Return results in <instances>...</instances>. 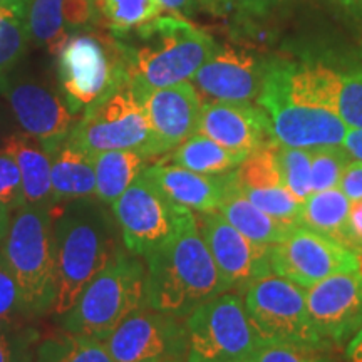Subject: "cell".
<instances>
[{"instance_id": "1", "label": "cell", "mask_w": 362, "mask_h": 362, "mask_svg": "<svg viewBox=\"0 0 362 362\" xmlns=\"http://www.w3.org/2000/svg\"><path fill=\"white\" fill-rule=\"evenodd\" d=\"M339 78L341 72L325 66L270 62L257 104L272 139L302 149L342 146L347 126L336 112Z\"/></svg>"}, {"instance_id": "2", "label": "cell", "mask_w": 362, "mask_h": 362, "mask_svg": "<svg viewBox=\"0 0 362 362\" xmlns=\"http://www.w3.org/2000/svg\"><path fill=\"white\" fill-rule=\"evenodd\" d=\"M57 259V291L52 312L67 314L88 284L110 264L119 248L116 218L106 205L93 198L67 200L51 206Z\"/></svg>"}, {"instance_id": "3", "label": "cell", "mask_w": 362, "mask_h": 362, "mask_svg": "<svg viewBox=\"0 0 362 362\" xmlns=\"http://www.w3.org/2000/svg\"><path fill=\"white\" fill-rule=\"evenodd\" d=\"M115 37L123 49L129 84L139 99L153 89L192 81L218 49L205 30L171 16H160Z\"/></svg>"}, {"instance_id": "4", "label": "cell", "mask_w": 362, "mask_h": 362, "mask_svg": "<svg viewBox=\"0 0 362 362\" xmlns=\"http://www.w3.org/2000/svg\"><path fill=\"white\" fill-rule=\"evenodd\" d=\"M146 259L148 307L187 319L220 293L232 292L194 220Z\"/></svg>"}, {"instance_id": "5", "label": "cell", "mask_w": 362, "mask_h": 362, "mask_svg": "<svg viewBox=\"0 0 362 362\" xmlns=\"http://www.w3.org/2000/svg\"><path fill=\"white\" fill-rule=\"evenodd\" d=\"M144 307H148L146 267L138 255L119 245L76 305L62 315V329L104 341L126 317Z\"/></svg>"}, {"instance_id": "6", "label": "cell", "mask_w": 362, "mask_h": 362, "mask_svg": "<svg viewBox=\"0 0 362 362\" xmlns=\"http://www.w3.org/2000/svg\"><path fill=\"white\" fill-rule=\"evenodd\" d=\"M21 288L29 315L52 310L57 291V259L51 208L22 205L0 243Z\"/></svg>"}, {"instance_id": "7", "label": "cell", "mask_w": 362, "mask_h": 362, "mask_svg": "<svg viewBox=\"0 0 362 362\" xmlns=\"http://www.w3.org/2000/svg\"><path fill=\"white\" fill-rule=\"evenodd\" d=\"M57 76L72 115L84 112L128 83L124 52L115 35L74 33L57 52Z\"/></svg>"}, {"instance_id": "8", "label": "cell", "mask_w": 362, "mask_h": 362, "mask_svg": "<svg viewBox=\"0 0 362 362\" xmlns=\"http://www.w3.org/2000/svg\"><path fill=\"white\" fill-rule=\"evenodd\" d=\"M67 139L90 158L112 149L138 151L148 160L165 155L144 106L128 83L88 107L72 126Z\"/></svg>"}, {"instance_id": "9", "label": "cell", "mask_w": 362, "mask_h": 362, "mask_svg": "<svg viewBox=\"0 0 362 362\" xmlns=\"http://www.w3.org/2000/svg\"><path fill=\"white\" fill-rule=\"evenodd\" d=\"M111 208L124 247L138 257L156 252L197 220L189 208L171 200L144 171Z\"/></svg>"}, {"instance_id": "10", "label": "cell", "mask_w": 362, "mask_h": 362, "mask_svg": "<svg viewBox=\"0 0 362 362\" xmlns=\"http://www.w3.org/2000/svg\"><path fill=\"white\" fill-rule=\"evenodd\" d=\"M185 322L188 330L187 362H247L264 346L238 292L210 298Z\"/></svg>"}, {"instance_id": "11", "label": "cell", "mask_w": 362, "mask_h": 362, "mask_svg": "<svg viewBox=\"0 0 362 362\" xmlns=\"http://www.w3.org/2000/svg\"><path fill=\"white\" fill-rule=\"evenodd\" d=\"M243 304L262 344L327 349L329 344L315 332L307 309L305 288L270 274L245 291Z\"/></svg>"}, {"instance_id": "12", "label": "cell", "mask_w": 362, "mask_h": 362, "mask_svg": "<svg viewBox=\"0 0 362 362\" xmlns=\"http://www.w3.org/2000/svg\"><path fill=\"white\" fill-rule=\"evenodd\" d=\"M103 342L115 362H187L188 356L185 319L149 307L126 317Z\"/></svg>"}, {"instance_id": "13", "label": "cell", "mask_w": 362, "mask_h": 362, "mask_svg": "<svg viewBox=\"0 0 362 362\" xmlns=\"http://www.w3.org/2000/svg\"><path fill=\"white\" fill-rule=\"evenodd\" d=\"M272 274L309 288L339 272L356 270L361 257L305 226L297 225L282 242L272 245Z\"/></svg>"}, {"instance_id": "14", "label": "cell", "mask_w": 362, "mask_h": 362, "mask_svg": "<svg viewBox=\"0 0 362 362\" xmlns=\"http://www.w3.org/2000/svg\"><path fill=\"white\" fill-rule=\"evenodd\" d=\"M315 332L329 346H344L362 325V265L305 288Z\"/></svg>"}, {"instance_id": "15", "label": "cell", "mask_w": 362, "mask_h": 362, "mask_svg": "<svg viewBox=\"0 0 362 362\" xmlns=\"http://www.w3.org/2000/svg\"><path fill=\"white\" fill-rule=\"evenodd\" d=\"M198 225L221 277L235 292H245L253 282L272 274V245L240 233L220 211L202 214Z\"/></svg>"}, {"instance_id": "16", "label": "cell", "mask_w": 362, "mask_h": 362, "mask_svg": "<svg viewBox=\"0 0 362 362\" xmlns=\"http://www.w3.org/2000/svg\"><path fill=\"white\" fill-rule=\"evenodd\" d=\"M270 61L245 47L226 44L193 76L192 84L210 101H257Z\"/></svg>"}, {"instance_id": "17", "label": "cell", "mask_w": 362, "mask_h": 362, "mask_svg": "<svg viewBox=\"0 0 362 362\" xmlns=\"http://www.w3.org/2000/svg\"><path fill=\"white\" fill-rule=\"evenodd\" d=\"M0 90L22 129L39 139L47 151L64 141L76 123L64 99L42 84L0 74Z\"/></svg>"}, {"instance_id": "18", "label": "cell", "mask_w": 362, "mask_h": 362, "mask_svg": "<svg viewBox=\"0 0 362 362\" xmlns=\"http://www.w3.org/2000/svg\"><path fill=\"white\" fill-rule=\"evenodd\" d=\"M198 133L242 156L274 141L267 115L253 101L203 103Z\"/></svg>"}, {"instance_id": "19", "label": "cell", "mask_w": 362, "mask_h": 362, "mask_svg": "<svg viewBox=\"0 0 362 362\" xmlns=\"http://www.w3.org/2000/svg\"><path fill=\"white\" fill-rule=\"evenodd\" d=\"M141 103L163 153L173 151L198 133L203 103L189 81L149 90Z\"/></svg>"}, {"instance_id": "20", "label": "cell", "mask_w": 362, "mask_h": 362, "mask_svg": "<svg viewBox=\"0 0 362 362\" xmlns=\"http://www.w3.org/2000/svg\"><path fill=\"white\" fill-rule=\"evenodd\" d=\"M149 178L165 192L171 200L198 214L218 211L228 183V173L203 175L165 161L144 168Z\"/></svg>"}, {"instance_id": "21", "label": "cell", "mask_w": 362, "mask_h": 362, "mask_svg": "<svg viewBox=\"0 0 362 362\" xmlns=\"http://www.w3.org/2000/svg\"><path fill=\"white\" fill-rule=\"evenodd\" d=\"M6 151L13 156L22 176L25 205H54L51 155L39 139L29 134H16L6 141Z\"/></svg>"}, {"instance_id": "22", "label": "cell", "mask_w": 362, "mask_h": 362, "mask_svg": "<svg viewBox=\"0 0 362 362\" xmlns=\"http://www.w3.org/2000/svg\"><path fill=\"white\" fill-rule=\"evenodd\" d=\"M351 200L339 188L312 193L302 202L300 225L324 235L359 257L349 225Z\"/></svg>"}, {"instance_id": "23", "label": "cell", "mask_w": 362, "mask_h": 362, "mask_svg": "<svg viewBox=\"0 0 362 362\" xmlns=\"http://www.w3.org/2000/svg\"><path fill=\"white\" fill-rule=\"evenodd\" d=\"M49 155L52 161L54 205L67 200L96 197L93 158L67 138L52 148Z\"/></svg>"}, {"instance_id": "24", "label": "cell", "mask_w": 362, "mask_h": 362, "mask_svg": "<svg viewBox=\"0 0 362 362\" xmlns=\"http://www.w3.org/2000/svg\"><path fill=\"white\" fill-rule=\"evenodd\" d=\"M218 211L240 233L259 243H265V245H275V243L282 242L297 226L274 218V216L262 211L260 208H257L252 202H248L232 185L230 173L225 197L220 203Z\"/></svg>"}, {"instance_id": "25", "label": "cell", "mask_w": 362, "mask_h": 362, "mask_svg": "<svg viewBox=\"0 0 362 362\" xmlns=\"http://www.w3.org/2000/svg\"><path fill=\"white\" fill-rule=\"evenodd\" d=\"M96 173V198L112 205L146 168L148 158L129 149H112L93 156Z\"/></svg>"}, {"instance_id": "26", "label": "cell", "mask_w": 362, "mask_h": 362, "mask_svg": "<svg viewBox=\"0 0 362 362\" xmlns=\"http://www.w3.org/2000/svg\"><path fill=\"white\" fill-rule=\"evenodd\" d=\"M247 156L220 146L208 136L197 133L173 149L168 161L203 175H225L237 170Z\"/></svg>"}, {"instance_id": "27", "label": "cell", "mask_w": 362, "mask_h": 362, "mask_svg": "<svg viewBox=\"0 0 362 362\" xmlns=\"http://www.w3.org/2000/svg\"><path fill=\"white\" fill-rule=\"evenodd\" d=\"M25 24L30 37L56 56L72 34L66 21V0H29Z\"/></svg>"}, {"instance_id": "28", "label": "cell", "mask_w": 362, "mask_h": 362, "mask_svg": "<svg viewBox=\"0 0 362 362\" xmlns=\"http://www.w3.org/2000/svg\"><path fill=\"white\" fill-rule=\"evenodd\" d=\"M33 362H115L99 339L62 332L39 342Z\"/></svg>"}, {"instance_id": "29", "label": "cell", "mask_w": 362, "mask_h": 362, "mask_svg": "<svg viewBox=\"0 0 362 362\" xmlns=\"http://www.w3.org/2000/svg\"><path fill=\"white\" fill-rule=\"evenodd\" d=\"M99 19L112 35L128 34L136 27L160 17L165 7L161 0H96Z\"/></svg>"}, {"instance_id": "30", "label": "cell", "mask_w": 362, "mask_h": 362, "mask_svg": "<svg viewBox=\"0 0 362 362\" xmlns=\"http://www.w3.org/2000/svg\"><path fill=\"white\" fill-rule=\"evenodd\" d=\"M232 181V176H230ZM232 185L238 189L248 202H252L262 211L269 214L288 225H300L302 202L297 200L287 187H270V188H243Z\"/></svg>"}, {"instance_id": "31", "label": "cell", "mask_w": 362, "mask_h": 362, "mask_svg": "<svg viewBox=\"0 0 362 362\" xmlns=\"http://www.w3.org/2000/svg\"><path fill=\"white\" fill-rule=\"evenodd\" d=\"M275 155L282 173L284 185L297 200L305 202L312 194L310 188V149L288 148L275 143Z\"/></svg>"}, {"instance_id": "32", "label": "cell", "mask_w": 362, "mask_h": 362, "mask_svg": "<svg viewBox=\"0 0 362 362\" xmlns=\"http://www.w3.org/2000/svg\"><path fill=\"white\" fill-rule=\"evenodd\" d=\"M27 39L29 30L24 13L0 6V74L17 64L25 51Z\"/></svg>"}, {"instance_id": "33", "label": "cell", "mask_w": 362, "mask_h": 362, "mask_svg": "<svg viewBox=\"0 0 362 362\" xmlns=\"http://www.w3.org/2000/svg\"><path fill=\"white\" fill-rule=\"evenodd\" d=\"M310 188L312 193L337 188L351 158L342 146L310 149Z\"/></svg>"}, {"instance_id": "34", "label": "cell", "mask_w": 362, "mask_h": 362, "mask_svg": "<svg viewBox=\"0 0 362 362\" xmlns=\"http://www.w3.org/2000/svg\"><path fill=\"white\" fill-rule=\"evenodd\" d=\"M40 332L19 320L0 322V362H33Z\"/></svg>"}, {"instance_id": "35", "label": "cell", "mask_w": 362, "mask_h": 362, "mask_svg": "<svg viewBox=\"0 0 362 362\" xmlns=\"http://www.w3.org/2000/svg\"><path fill=\"white\" fill-rule=\"evenodd\" d=\"M336 112L347 129H362V71L341 74L336 93Z\"/></svg>"}, {"instance_id": "36", "label": "cell", "mask_w": 362, "mask_h": 362, "mask_svg": "<svg viewBox=\"0 0 362 362\" xmlns=\"http://www.w3.org/2000/svg\"><path fill=\"white\" fill-rule=\"evenodd\" d=\"M247 362H336L324 349L291 346V344H264Z\"/></svg>"}, {"instance_id": "37", "label": "cell", "mask_w": 362, "mask_h": 362, "mask_svg": "<svg viewBox=\"0 0 362 362\" xmlns=\"http://www.w3.org/2000/svg\"><path fill=\"white\" fill-rule=\"evenodd\" d=\"M22 317H29V312L22 302L21 288L11 267L0 252V322L19 320Z\"/></svg>"}, {"instance_id": "38", "label": "cell", "mask_w": 362, "mask_h": 362, "mask_svg": "<svg viewBox=\"0 0 362 362\" xmlns=\"http://www.w3.org/2000/svg\"><path fill=\"white\" fill-rule=\"evenodd\" d=\"M0 202L11 211L25 205L21 170L6 149L0 151Z\"/></svg>"}, {"instance_id": "39", "label": "cell", "mask_w": 362, "mask_h": 362, "mask_svg": "<svg viewBox=\"0 0 362 362\" xmlns=\"http://www.w3.org/2000/svg\"><path fill=\"white\" fill-rule=\"evenodd\" d=\"M339 189L346 194L349 200H359L362 198V163L351 160L349 165L344 170Z\"/></svg>"}, {"instance_id": "40", "label": "cell", "mask_w": 362, "mask_h": 362, "mask_svg": "<svg viewBox=\"0 0 362 362\" xmlns=\"http://www.w3.org/2000/svg\"><path fill=\"white\" fill-rule=\"evenodd\" d=\"M351 233L354 237L359 257H362V198L359 200H351V214H349Z\"/></svg>"}, {"instance_id": "41", "label": "cell", "mask_w": 362, "mask_h": 362, "mask_svg": "<svg viewBox=\"0 0 362 362\" xmlns=\"http://www.w3.org/2000/svg\"><path fill=\"white\" fill-rule=\"evenodd\" d=\"M342 148L346 149L351 160L362 163V129H347Z\"/></svg>"}, {"instance_id": "42", "label": "cell", "mask_w": 362, "mask_h": 362, "mask_svg": "<svg viewBox=\"0 0 362 362\" xmlns=\"http://www.w3.org/2000/svg\"><path fill=\"white\" fill-rule=\"evenodd\" d=\"M225 2L237 7L243 13H257L267 11L270 4H274L275 0H225Z\"/></svg>"}, {"instance_id": "43", "label": "cell", "mask_w": 362, "mask_h": 362, "mask_svg": "<svg viewBox=\"0 0 362 362\" xmlns=\"http://www.w3.org/2000/svg\"><path fill=\"white\" fill-rule=\"evenodd\" d=\"M346 359L347 362H362V325L346 342Z\"/></svg>"}, {"instance_id": "44", "label": "cell", "mask_w": 362, "mask_h": 362, "mask_svg": "<svg viewBox=\"0 0 362 362\" xmlns=\"http://www.w3.org/2000/svg\"><path fill=\"white\" fill-rule=\"evenodd\" d=\"M161 4L163 7L171 12H176L178 16H181V13L189 16L194 7V0H161Z\"/></svg>"}, {"instance_id": "45", "label": "cell", "mask_w": 362, "mask_h": 362, "mask_svg": "<svg viewBox=\"0 0 362 362\" xmlns=\"http://www.w3.org/2000/svg\"><path fill=\"white\" fill-rule=\"evenodd\" d=\"M11 210L0 202V243L2 240L6 238V235L8 232V226H11Z\"/></svg>"}, {"instance_id": "46", "label": "cell", "mask_w": 362, "mask_h": 362, "mask_svg": "<svg viewBox=\"0 0 362 362\" xmlns=\"http://www.w3.org/2000/svg\"><path fill=\"white\" fill-rule=\"evenodd\" d=\"M27 4H29V0H0V6L16 8V11L24 13V16L27 11Z\"/></svg>"}, {"instance_id": "47", "label": "cell", "mask_w": 362, "mask_h": 362, "mask_svg": "<svg viewBox=\"0 0 362 362\" xmlns=\"http://www.w3.org/2000/svg\"><path fill=\"white\" fill-rule=\"evenodd\" d=\"M337 2L349 8L352 13H357V16L362 17V0H337Z\"/></svg>"}, {"instance_id": "48", "label": "cell", "mask_w": 362, "mask_h": 362, "mask_svg": "<svg viewBox=\"0 0 362 362\" xmlns=\"http://www.w3.org/2000/svg\"><path fill=\"white\" fill-rule=\"evenodd\" d=\"M168 362H181V361H168Z\"/></svg>"}]
</instances>
